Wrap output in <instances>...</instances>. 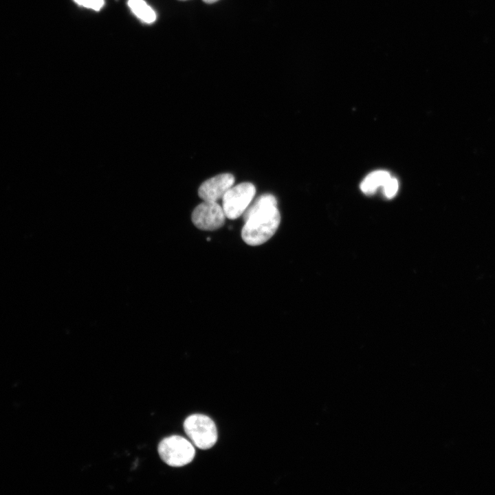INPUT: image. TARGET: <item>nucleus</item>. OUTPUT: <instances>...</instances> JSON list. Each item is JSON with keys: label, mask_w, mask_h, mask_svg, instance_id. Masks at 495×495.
I'll return each instance as SVG.
<instances>
[{"label": "nucleus", "mask_w": 495, "mask_h": 495, "mask_svg": "<svg viewBox=\"0 0 495 495\" xmlns=\"http://www.w3.org/2000/svg\"><path fill=\"white\" fill-rule=\"evenodd\" d=\"M241 236L245 243L256 246L267 241L276 232L280 214L277 200L270 194L259 197L243 213Z\"/></svg>", "instance_id": "nucleus-1"}, {"label": "nucleus", "mask_w": 495, "mask_h": 495, "mask_svg": "<svg viewBox=\"0 0 495 495\" xmlns=\"http://www.w3.org/2000/svg\"><path fill=\"white\" fill-rule=\"evenodd\" d=\"M180 1H186V0H180Z\"/></svg>", "instance_id": "nucleus-12"}, {"label": "nucleus", "mask_w": 495, "mask_h": 495, "mask_svg": "<svg viewBox=\"0 0 495 495\" xmlns=\"http://www.w3.org/2000/svg\"><path fill=\"white\" fill-rule=\"evenodd\" d=\"M77 4L93 9L96 11H99L101 8L104 6V0H74Z\"/></svg>", "instance_id": "nucleus-10"}, {"label": "nucleus", "mask_w": 495, "mask_h": 495, "mask_svg": "<svg viewBox=\"0 0 495 495\" xmlns=\"http://www.w3.org/2000/svg\"><path fill=\"white\" fill-rule=\"evenodd\" d=\"M390 177V173L386 170L371 172L360 184V189L367 195H372L379 187H383Z\"/></svg>", "instance_id": "nucleus-7"}, {"label": "nucleus", "mask_w": 495, "mask_h": 495, "mask_svg": "<svg viewBox=\"0 0 495 495\" xmlns=\"http://www.w3.org/2000/svg\"><path fill=\"white\" fill-rule=\"evenodd\" d=\"M128 6L132 12L142 21L152 23L155 21V11L144 0H129Z\"/></svg>", "instance_id": "nucleus-8"}, {"label": "nucleus", "mask_w": 495, "mask_h": 495, "mask_svg": "<svg viewBox=\"0 0 495 495\" xmlns=\"http://www.w3.org/2000/svg\"><path fill=\"white\" fill-rule=\"evenodd\" d=\"M157 450L162 460L172 467H182L188 464L195 454L192 444L178 435L162 439L159 443Z\"/></svg>", "instance_id": "nucleus-2"}, {"label": "nucleus", "mask_w": 495, "mask_h": 495, "mask_svg": "<svg viewBox=\"0 0 495 495\" xmlns=\"http://www.w3.org/2000/svg\"><path fill=\"white\" fill-rule=\"evenodd\" d=\"M226 214L223 208L217 201H204L192 213L194 225L202 230H214L222 227Z\"/></svg>", "instance_id": "nucleus-5"}, {"label": "nucleus", "mask_w": 495, "mask_h": 495, "mask_svg": "<svg viewBox=\"0 0 495 495\" xmlns=\"http://www.w3.org/2000/svg\"><path fill=\"white\" fill-rule=\"evenodd\" d=\"M255 193V186L250 182L232 186L222 198L226 217L230 219L239 217L248 208Z\"/></svg>", "instance_id": "nucleus-4"}, {"label": "nucleus", "mask_w": 495, "mask_h": 495, "mask_svg": "<svg viewBox=\"0 0 495 495\" xmlns=\"http://www.w3.org/2000/svg\"><path fill=\"white\" fill-rule=\"evenodd\" d=\"M398 190V182L396 178L390 177L383 186V192L386 198L394 197Z\"/></svg>", "instance_id": "nucleus-9"}, {"label": "nucleus", "mask_w": 495, "mask_h": 495, "mask_svg": "<svg viewBox=\"0 0 495 495\" xmlns=\"http://www.w3.org/2000/svg\"><path fill=\"white\" fill-rule=\"evenodd\" d=\"M184 429L197 448L207 450L212 448L217 440V430L214 421L202 414L188 416L184 422Z\"/></svg>", "instance_id": "nucleus-3"}, {"label": "nucleus", "mask_w": 495, "mask_h": 495, "mask_svg": "<svg viewBox=\"0 0 495 495\" xmlns=\"http://www.w3.org/2000/svg\"><path fill=\"white\" fill-rule=\"evenodd\" d=\"M202 1L206 3H213L214 2H217L219 0H202Z\"/></svg>", "instance_id": "nucleus-11"}, {"label": "nucleus", "mask_w": 495, "mask_h": 495, "mask_svg": "<svg viewBox=\"0 0 495 495\" xmlns=\"http://www.w3.org/2000/svg\"><path fill=\"white\" fill-rule=\"evenodd\" d=\"M234 177L230 173H222L212 177L201 184L198 195L204 201H217L232 186Z\"/></svg>", "instance_id": "nucleus-6"}]
</instances>
